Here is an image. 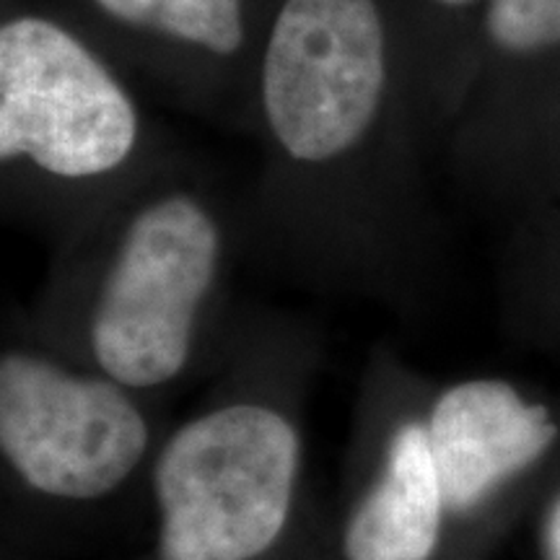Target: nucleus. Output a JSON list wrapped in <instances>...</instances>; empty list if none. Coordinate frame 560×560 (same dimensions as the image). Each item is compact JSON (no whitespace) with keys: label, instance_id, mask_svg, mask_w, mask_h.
Masks as SVG:
<instances>
[{"label":"nucleus","instance_id":"nucleus-1","mask_svg":"<svg viewBox=\"0 0 560 560\" xmlns=\"http://www.w3.org/2000/svg\"><path fill=\"white\" fill-rule=\"evenodd\" d=\"M249 130L262 192L301 219L402 208L423 120L392 0H272Z\"/></svg>","mask_w":560,"mask_h":560},{"label":"nucleus","instance_id":"nucleus-2","mask_svg":"<svg viewBox=\"0 0 560 560\" xmlns=\"http://www.w3.org/2000/svg\"><path fill=\"white\" fill-rule=\"evenodd\" d=\"M172 156L120 62L39 0H0L5 195L107 208Z\"/></svg>","mask_w":560,"mask_h":560},{"label":"nucleus","instance_id":"nucleus-3","mask_svg":"<svg viewBox=\"0 0 560 560\" xmlns=\"http://www.w3.org/2000/svg\"><path fill=\"white\" fill-rule=\"evenodd\" d=\"M185 166L177 153L107 206L83 332L96 366L125 389L177 380L219 291L223 223Z\"/></svg>","mask_w":560,"mask_h":560},{"label":"nucleus","instance_id":"nucleus-4","mask_svg":"<svg viewBox=\"0 0 560 560\" xmlns=\"http://www.w3.org/2000/svg\"><path fill=\"white\" fill-rule=\"evenodd\" d=\"M299 436L262 405L206 412L166 441L153 470L161 560H255L289 522Z\"/></svg>","mask_w":560,"mask_h":560},{"label":"nucleus","instance_id":"nucleus-5","mask_svg":"<svg viewBox=\"0 0 560 560\" xmlns=\"http://www.w3.org/2000/svg\"><path fill=\"white\" fill-rule=\"evenodd\" d=\"M132 79L192 115L249 130L272 0H39Z\"/></svg>","mask_w":560,"mask_h":560},{"label":"nucleus","instance_id":"nucleus-6","mask_svg":"<svg viewBox=\"0 0 560 560\" xmlns=\"http://www.w3.org/2000/svg\"><path fill=\"white\" fill-rule=\"evenodd\" d=\"M149 446V425L109 376H81L39 353L0 361V450L26 486L89 501L115 490Z\"/></svg>","mask_w":560,"mask_h":560},{"label":"nucleus","instance_id":"nucleus-7","mask_svg":"<svg viewBox=\"0 0 560 560\" xmlns=\"http://www.w3.org/2000/svg\"><path fill=\"white\" fill-rule=\"evenodd\" d=\"M425 436L446 509L465 511L540 457L556 441V425L514 387L480 380L439 397Z\"/></svg>","mask_w":560,"mask_h":560},{"label":"nucleus","instance_id":"nucleus-8","mask_svg":"<svg viewBox=\"0 0 560 560\" xmlns=\"http://www.w3.org/2000/svg\"><path fill=\"white\" fill-rule=\"evenodd\" d=\"M446 501L425 425L405 423L392 439L380 480L350 516L348 560H429L436 550Z\"/></svg>","mask_w":560,"mask_h":560},{"label":"nucleus","instance_id":"nucleus-9","mask_svg":"<svg viewBox=\"0 0 560 560\" xmlns=\"http://www.w3.org/2000/svg\"><path fill=\"white\" fill-rule=\"evenodd\" d=\"M488 0H392L416 89L420 120L431 122L452 102L462 30H480Z\"/></svg>","mask_w":560,"mask_h":560},{"label":"nucleus","instance_id":"nucleus-10","mask_svg":"<svg viewBox=\"0 0 560 560\" xmlns=\"http://www.w3.org/2000/svg\"><path fill=\"white\" fill-rule=\"evenodd\" d=\"M478 39L503 66L550 58L560 52V0H488Z\"/></svg>","mask_w":560,"mask_h":560},{"label":"nucleus","instance_id":"nucleus-11","mask_svg":"<svg viewBox=\"0 0 560 560\" xmlns=\"http://www.w3.org/2000/svg\"><path fill=\"white\" fill-rule=\"evenodd\" d=\"M545 548H548V560H560V501L552 506L545 527Z\"/></svg>","mask_w":560,"mask_h":560}]
</instances>
